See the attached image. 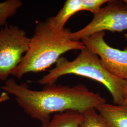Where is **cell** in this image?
<instances>
[{"instance_id":"6da1fadb","label":"cell","mask_w":127,"mask_h":127,"mask_svg":"<svg viewBox=\"0 0 127 127\" xmlns=\"http://www.w3.org/2000/svg\"><path fill=\"white\" fill-rule=\"evenodd\" d=\"M2 89L14 95L24 112L42 124L49 122L52 114L67 111L84 114L106 102L99 93L90 91L83 84L70 87L55 83L44 85L42 91H33L26 83L18 84L11 78L4 82Z\"/></svg>"},{"instance_id":"7a4b0ae2","label":"cell","mask_w":127,"mask_h":127,"mask_svg":"<svg viewBox=\"0 0 127 127\" xmlns=\"http://www.w3.org/2000/svg\"><path fill=\"white\" fill-rule=\"evenodd\" d=\"M71 32L68 28L55 26L50 17L38 23L30 38L28 50L11 75L20 79L28 73L45 71L65 52L85 48L82 41L71 39Z\"/></svg>"},{"instance_id":"3957f363","label":"cell","mask_w":127,"mask_h":127,"mask_svg":"<svg viewBox=\"0 0 127 127\" xmlns=\"http://www.w3.org/2000/svg\"><path fill=\"white\" fill-rule=\"evenodd\" d=\"M67 74L86 77L99 82L109 91L114 104L124 105L123 94L127 80L109 73L103 66L99 58L88 48L81 50L72 61L61 57L54 67L37 82L44 85L55 84L60 77Z\"/></svg>"},{"instance_id":"277c9868","label":"cell","mask_w":127,"mask_h":127,"mask_svg":"<svg viewBox=\"0 0 127 127\" xmlns=\"http://www.w3.org/2000/svg\"><path fill=\"white\" fill-rule=\"evenodd\" d=\"M30 38L17 26L0 29V81L5 82L22 61L29 48Z\"/></svg>"},{"instance_id":"5b68a950","label":"cell","mask_w":127,"mask_h":127,"mask_svg":"<svg viewBox=\"0 0 127 127\" xmlns=\"http://www.w3.org/2000/svg\"><path fill=\"white\" fill-rule=\"evenodd\" d=\"M106 5L94 14L91 22L70 36L80 41L96 32L109 31L122 32L127 30V8L123 0H108Z\"/></svg>"},{"instance_id":"8992f818","label":"cell","mask_w":127,"mask_h":127,"mask_svg":"<svg viewBox=\"0 0 127 127\" xmlns=\"http://www.w3.org/2000/svg\"><path fill=\"white\" fill-rule=\"evenodd\" d=\"M105 32H96L82 40L89 50L96 55L104 68L111 74L127 80V48L120 50L109 46L104 40Z\"/></svg>"},{"instance_id":"52a82bcc","label":"cell","mask_w":127,"mask_h":127,"mask_svg":"<svg viewBox=\"0 0 127 127\" xmlns=\"http://www.w3.org/2000/svg\"><path fill=\"white\" fill-rule=\"evenodd\" d=\"M109 127H127V107L108 104L100 105L96 110Z\"/></svg>"},{"instance_id":"ba28073f","label":"cell","mask_w":127,"mask_h":127,"mask_svg":"<svg viewBox=\"0 0 127 127\" xmlns=\"http://www.w3.org/2000/svg\"><path fill=\"white\" fill-rule=\"evenodd\" d=\"M84 120V114L67 111L55 114L49 122L42 124L41 127H82Z\"/></svg>"},{"instance_id":"9c48e42d","label":"cell","mask_w":127,"mask_h":127,"mask_svg":"<svg viewBox=\"0 0 127 127\" xmlns=\"http://www.w3.org/2000/svg\"><path fill=\"white\" fill-rule=\"evenodd\" d=\"M82 10V0H67L56 16L50 17L55 26L60 29L64 28L68 19L73 15Z\"/></svg>"},{"instance_id":"30bf717a","label":"cell","mask_w":127,"mask_h":127,"mask_svg":"<svg viewBox=\"0 0 127 127\" xmlns=\"http://www.w3.org/2000/svg\"><path fill=\"white\" fill-rule=\"evenodd\" d=\"M23 5L20 0H7L0 3V29L7 25L8 20L13 17Z\"/></svg>"},{"instance_id":"8fae6325","label":"cell","mask_w":127,"mask_h":127,"mask_svg":"<svg viewBox=\"0 0 127 127\" xmlns=\"http://www.w3.org/2000/svg\"><path fill=\"white\" fill-rule=\"evenodd\" d=\"M83 114L84 120L82 127H109L96 110H91Z\"/></svg>"},{"instance_id":"7c38bea8","label":"cell","mask_w":127,"mask_h":127,"mask_svg":"<svg viewBox=\"0 0 127 127\" xmlns=\"http://www.w3.org/2000/svg\"><path fill=\"white\" fill-rule=\"evenodd\" d=\"M108 0H82V10L90 11L95 14L101 9V6L107 3Z\"/></svg>"},{"instance_id":"4fadbf2b","label":"cell","mask_w":127,"mask_h":127,"mask_svg":"<svg viewBox=\"0 0 127 127\" xmlns=\"http://www.w3.org/2000/svg\"><path fill=\"white\" fill-rule=\"evenodd\" d=\"M9 94H8L5 92H3L0 95V104L3 102H4L5 101L9 100Z\"/></svg>"},{"instance_id":"5bb4252c","label":"cell","mask_w":127,"mask_h":127,"mask_svg":"<svg viewBox=\"0 0 127 127\" xmlns=\"http://www.w3.org/2000/svg\"><path fill=\"white\" fill-rule=\"evenodd\" d=\"M123 99H124V105L127 107V84L124 91Z\"/></svg>"},{"instance_id":"9a60e30c","label":"cell","mask_w":127,"mask_h":127,"mask_svg":"<svg viewBox=\"0 0 127 127\" xmlns=\"http://www.w3.org/2000/svg\"><path fill=\"white\" fill-rule=\"evenodd\" d=\"M124 3L125 5L126 6V7L127 8V0H123Z\"/></svg>"}]
</instances>
